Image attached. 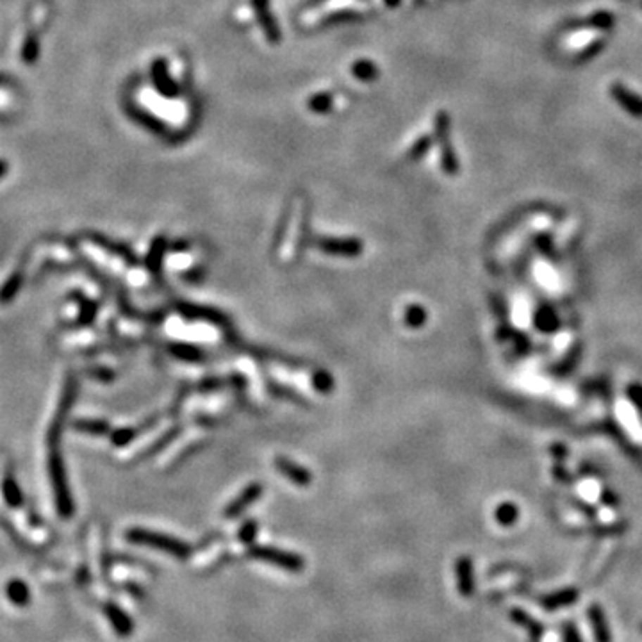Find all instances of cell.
I'll use <instances>...</instances> for the list:
<instances>
[{
    "mask_svg": "<svg viewBox=\"0 0 642 642\" xmlns=\"http://www.w3.org/2000/svg\"><path fill=\"white\" fill-rule=\"evenodd\" d=\"M494 517H496V521L501 527H510V524L516 523L517 517H520V508H517V505L510 503V501H505V503L496 507Z\"/></svg>",
    "mask_w": 642,
    "mask_h": 642,
    "instance_id": "cell-20",
    "label": "cell"
},
{
    "mask_svg": "<svg viewBox=\"0 0 642 642\" xmlns=\"http://www.w3.org/2000/svg\"><path fill=\"white\" fill-rule=\"evenodd\" d=\"M257 534H259V523L256 520H248L243 523V527L237 531V539H239L241 544H248L250 546L256 541Z\"/></svg>",
    "mask_w": 642,
    "mask_h": 642,
    "instance_id": "cell-28",
    "label": "cell"
},
{
    "mask_svg": "<svg viewBox=\"0 0 642 642\" xmlns=\"http://www.w3.org/2000/svg\"><path fill=\"white\" fill-rule=\"evenodd\" d=\"M603 31L600 29H581V31L571 32L566 38L562 39V49L566 52H584V50L591 49L593 45H596L598 42L603 39Z\"/></svg>",
    "mask_w": 642,
    "mask_h": 642,
    "instance_id": "cell-6",
    "label": "cell"
},
{
    "mask_svg": "<svg viewBox=\"0 0 642 642\" xmlns=\"http://www.w3.org/2000/svg\"><path fill=\"white\" fill-rule=\"evenodd\" d=\"M166 250V239L165 237H156L150 246V252L146 256V268L152 273H157L160 270V263H163V256Z\"/></svg>",
    "mask_w": 642,
    "mask_h": 642,
    "instance_id": "cell-18",
    "label": "cell"
},
{
    "mask_svg": "<svg viewBox=\"0 0 642 642\" xmlns=\"http://www.w3.org/2000/svg\"><path fill=\"white\" fill-rule=\"evenodd\" d=\"M168 350L173 357H177V359L180 360H187V363H200V360H206V353H203L200 348L193 346V344L175 343L170 344Z\"/></svg>",
    "mask_w": 642,
    "mask_h": 642,
    "instance_id": "cell-16",
    "label": "cell"
},
{
    "mask_svg": "<svg viewBox=\"0 0 642 642\" xmlns=\"http://www.w3.org/2000/svg\"><path fill=\"white\" fill-rule=\"evenodd\" d=\"M125 537L129 543L165 551V553L172 555V557L179 558V560H187L193 553L191 546L184 543V541L172 537V535L160 534V531L146 530V528H130L125 534Z\"/></svg>",
    "mask_w": 642,
    "mask_h": 642,
    "instance_id": "cell-1",
    "label": "cell"
},
{
    "mask_svg": "<svg viewBox=\"0 0 642 642\" xmlns=\"http://www.w3.org/2000/svg\"><path fill=\"white\" fill-rule=\"evenodd\" d=\"M268 389L272 391L273 394H275V396H279V398H286V400H289V401H293V403H296V405H307L306 401V398L302 396V394H298L296 393V391H293V389H289V387H286V386H282V384H277V382H268Z\"/></svg>",
    "mask_w": 642,
    "mask_h": 642,
    "instance_id": "cell-26",
    "label": "cell"
},
{
    "mask_svg": "<svg viewBox=\"0 0 642 642\" xmlns=\"http://www.w3.org/2000/svg\"><path fill=\"white\" fill-rule=\"evenodd\" d=\"M508 617H510L512 623L520 624V627L527 631L528 637L531 638V642H539L541 638H543L544 631H546L544 630V624L535 619L534 615L527 614L523 608H510V612H508Z\"/></svg>",
    "mask_w": 642,
    "mask_h": 642,
    "instance_id": "cell-12",
    "label": "cell"
},
{
    "mask_svg": "<svg viewBox=\"0 0 642 642\" xmlns=\"http://www.w3.org/2000/svg\"><path fill=\"white\" fill-rule=\"evenodd\" d=\"M627 393H628V396H630L631 403L642 410V386H638V384H631V386H628Z\"/></svg>",
    "mask_w": 642,
    "mask_h": 642,
    "instance_id": "cell-34",
    "label": "cell"
},
{
    "mask_svg": "<svg viewBox=\"0 0 642 642\" xmlns=\"http://www.w3.org/2000/svg\"><path fill=\"white\" fill-rule=\"evenodd\" d=\"M263 491L264 487L260 482H253V484L246 486L245 489L241 491V493L227 505L225 510H223V517H225V520H236V517H239L250 505H253L259 500Z\"/></svg>",
    "mask_w": 642,
    "mask_h": 642,
    "instance_id": "cell-5",
    "label": "cell"
},
{
    "mask_svg": "<svg viewBox=\"0 0 642 642\" xmlns=\"http://www.w3.org/2000/svg\"><path fill=\"white\" fill-rule=\"evenodd\" d=\"M587 615H588V623H591V628H593L594 642H612L610 627H608V621H607V615H605L603 607L598 603H593L591 607H588Z\"/></svg>",
    "mask_w": 642,
    "mask_h": 642,
    "instance_id": "cell-13",
    "label": "cell"
},
{
    "mask_svg": "<svg viewBox=\"0 0 642 642\" xmlns=\"http://www.w3.org/2000/svg\"><path fill=\"white\" fill-rule=\"evenodd\" d=\"M49 474L52 482L54 498H56V507L59 514L65 520L73 516V500L70 494L68 477H66L65 462H63L61 451L56 448V444H50V457H49Z\"/></svg>",
    "mask_w": 642,
    "mask_h": 642,
    "instance_id": "cell-2",
    "label": "cell"
},
{
    "mask_svg": "<svg viewBox=\"0 0 642 642\" xmlns=\"http://www.w3.org/2000/svg\"><path fill=\"white\" fill-rule=\"evenodd\" d=\"M427 310L421 306H417V303H413V306H409L405 309L403 321H405V325L410 327V329H420V327H423L424 323H427Z\"/></svg>",
    "mask_w": 642,
    "mask_h": 642,
    "instance_id": "cell-23",
    "label": "cell"
},
{
    "mask_svg": "<svg viewBox=\"0 0 642 642\" xmlns=\"http://www.w3.org/2000/svg\"><path fill=\"white\" fill-rule=\"evenodd\" d=\"M73 428L79 432L92 434V436H106L111 430L109 423L102 420H77L73 423Z\"/></svg>",
    "mask_w": 642,
    "mask_h": 642,
    "instance_id": "cell-19",
    "label": "cell"
},
{
    "mask_svg": "<svg viewBox=\"0 0 642 642\" xmlns=\"http://www.w3.org/2000/svg\"><path fill=\"white\" fill-rule=\"evenodd\" d=\"M641 631H642V624H641Z\"/></svg>",
    "mask_w": 642,
    "mask_h": 642,
    "instance_id": "cell-37",
    "label": "cell"
},
{
    "mask_svg": "<svg viewBox=\"0 0 642 642\" xmlns=\"http://www.w3.org/2000/svg\"><path fill=\"white\" fill-rule=\"evenodd\" d=\"M6 173H8V163L0 159V179H4Z\"/></svg>",
    "mask_w": 642,
    "mask_h": 642,
    "instance_id": "cell-35",
    "label": "cell"
},
{
    "mask_svg": "<svg viewBox=\"0 0 642 642\" xmlns=\"http://www.w3.org/2000/svg\"><path fill=\"white\" fill-rule=\"evenodd\" d=\"M6 86H11V79L0 73V88H6Z\"/></svg>",
    "mask_w": 642,
    "mask_h": 642,
    "instance_id": "cell-36",
    "label": "cell"
},
{
    "mask_svg": "<svg viewBox=\"0 0 642 642\" xmlns=\"http://www.w3.org/2000/svg\"><path fill=\"white\" fill-rule=\"evenodd\" d=\"M313 384L314 389H317L320 393H330L334 389V380L327 371H314L313 373Z\"/></svg>",
    "mask_w": 642,
    "mask_h": 642,
    "instance_id": "cell-29",
    "label": "cell"
},
{
    "mask_svg": "<svg viewBox=\"0 0 642 642\" xmlns=\"http://www.w3.org/2000/svg\"><path fill=\"white\" fill-rule=\"evenodd\" d=\"M610 95L617 100L621 107H624L630 115L642 118V99L638 95H635L634 92H630L628 88H624L623 84L615 82L610 86Z\"/></svg>",
    "mask_w": 642,
    "mask_h": 642,
    "instance_id": "cell-14",
    "label": "cell"
},
{
    "mask_svg": "<svg viewBox=\"0 0 642 642\" xmlns=\"http://www.w3.org/2000/svg\"><path fill=\"white\" fill-rule=\"evenodd\" d=\"M2 493H4L6 501H8L9 507H20L22 505V491H20L18 484H16L15 478L8 477L4 480V486H2Z\"/></svg>",
    "mask_w": 642,
    "mask_h": 642,
    "instance_id": "cell-24",
    "label": "cell"
},
{
    "mask_svg": "<svg viewBox=\"0 0 642 642\" xmlns=\"http://www.w3.org/2000/svg\"><path fill=\"white\" fill-rule=\"evenodd\" d=\"M20 282H22V275H20V273L13 275L11 279L4 284V287L0 289V302H4V303L9 302V300H11L13 296L18 293Z\"/></svg>",
    "mask_w": 642,
    "mask_h": 642,
    "instance_id": "cell-30",
    "label": "cell"
},
{
    "mask_svg": "<svg viewBox=\"0 0 642 642\" xmlns=\"http://www.w3.org/2000/svg\"><path fill=\"white\" fill-rule=\"evenodd\" d=\"M153 79H156V84L160 92L168 95V93H175V84H173V80H170L168 73H166L165 63L157 61L153 63Z\"/></svg>",
    "mask_w": 642,
    "mask_h": 642,
    "instance_id": "cell-22",
    "label": "cell"
},
{
    "mask_svg": "<svg viewBox=\"0 0 642 642\" xmlns=\"http://www.w3.org/2000/svg\"><path fill=\"white\" fill-rule=\"evenodd\" d=\"M580 598V591L574 587H566L560 588V591H555V593L546 594L539 600V605L548 612L558 610V608L569 607V605H574Z\"/></svg>",
    "mask_w": 642,
    "mask_h": 642,
    "instance_id": "cell-11",
    "label": "cell"
},
{
    "mask_svg": "<svg viewBox=\"0 0 642 642\" xmlns=\"http://www.w3.org/2000/svg\"><path fill=\"white\" fill-rule=\"evenodd\" d=\"M562 638H564V642H584L574 621H564L562 623Z\"/></svg>",
    "mask_w": 642,
    "mask_h": 642,
    "instance_id": "cell-32",
    "label": "cell"
},
{
    "mask_svg": "<svg viewBox=\"0 0 642 642\" xmlns=\"http://www.w3.org/2000/svg\"><path fill=\"white\" fill-rule=\"evenodd\" d=\"M439 134H441V138H443V141L446 143L448 141V120H446V116H444V113L439 116ZM443 166L448 173H451V175L457 173V168H459V165H457V159L453 157V153H451L450 146L448 145H444V150H443Z\"/></svg>",
    "mask_w": 642,
    "mask_h": 642,
    "instance_id": "cell-17",
    "label": "cell"
},
{
    "mask_svg": "<svg viewBox=\"0 0 642 642\" xmlns=\"http://www.w3.org/2000/svg\"><path fill=\"white\" fill-rule=\"evenodd\" d=\"M38 56H39L38 38H36L34 34H27L25 43H23V46H22L23 63H27V65H32V63H36Z\"/></svg>",
    "mask_w": 642,
    "mask_h": 642,
    "instance_id": "cell-27",
    "label": "cell"
},
{
    "mask_svg": "<svg viewBox=\"0 0 642 642\" xmlns=\"http://www.w3.org/2000/svg\"><path fill=\"white\" fill-rule=\"evenodd\" d=\"M136 436H138V430H134V428H122V430H116V432L113 434V443L118 444V446H123V444L132 441Z\"/></svg>",
    "mask_w": 642,
    "mask_h": 642,
    "instance_id": "cell-33",
    "label": "cell"
},
{
    "mask_svg": "<svg viewBox=\"0 0 642 642\" xmlns=\"http://www.w3.org/2000/svg\"><path fill=\"white\" fill-rule=\"evenodd\" d=\"M455 577H457V588L460 596L470 598L474 594V566L467 555H462L455 562Z\"/></svg>",
    "mask_w": 642,
    "mask_h": 642,
    "instance_id": "cell-9",
    "label": "cell"
},
{
    "mask_svg": "<svg viewBox=\"0 0 642 642\" xmlns=\"http://www.w3.org/2000/svg\"><path fill=\"white\" fill-rule=\"evenodd\" d=\"M316 246L321 252L337 257H357L363 253V241L359 239H341V237H320L316 239Z\"/></svg>",
    "mask_w": 642,
    "mask_h": 642,
    "instance_id": "cell-4",
    "label": "cell"
},
{
    "mask_svg": "<svg viewBox=\"0 0 642 642\" xmlns=\"http://www.w3.org/2000/svg\"><path fill=\"white\" fill-rule=\"evenodd\" d=\"M103 614H106L107 621L111 623L113 630L120 637H130L134 634V621L122 607H118L116 603H106L103 605Z\"/></svg>",
    "mask_w": 642,
    "mask_h": 642,
    "instance_id": "cell-10",
    "label": "cell"
},
{
    "mask_svg": "<svg viewBox=\"0 0 642 642\" xmlns=\"http://www.w3.org/2000/svg\"><path fill=\"white\" fill-rule=\"evenodd\" d=\"M275 467L282 477H286L287 480H291L294 486L298 487H307L313 482V474L307 467L300 466L298 462H294V460L287 459L284 455H279L275 459Z\"/></svg>",
    "mask_w": 642,
    "mask_h": 642,
    "instance_id": "cell-8",
    "label": "cell"
},
{
    "mask_svg": "<svg viewBox=\"0 0 642 642\" xmlns=\"http://www.w3.org/2000/svg\"><path fill=\"white\" fill-rule=\"evenodd\" d=\"M179 309L180 316L187 317V320H202L207 321V323H214V325L220 327H227L229 325V320L223 313L216 309H210V307L206 306H196V303H179L177 306Z\"/></svg>",
    "mask_w": 642,
    "mask_h": 642,
    "instance_id": "cell-7",
    "label": "cell"
},
{
    "mask_svg": "<svg viewBox=\"0 0 642 642\" xmlns=\"http://www.w3.org/2000/svg\"><path fill=\"white\" fill-rule=\"evenodd\" d=\"M248 557L253 558V560L272 564V566L286 569L289 573H302L303 567H306V560H303L302 555L284 551L280 548L263 546V544H250Z\"/></svg>",
    "mask_w": 642,
    "mask_h": 642,
    "instance_id": "cell-3",
    "label": "cell"
},
{
    "mask_svg": "<svg viewBox=\"0 0 642 642\" xmlns=\"http://www.w3.org/2000/svg\"><path fill=\"white\" fill-rule=\"evenodd\" d=\"M93 239L96 241V245L103 246V248L109 250V252H115L116 256H120V257H122V259L129 260L130 264H136V256H134L132 250H129V248H127V246H123V245H115V243H111V241L103 239L102 236H93Z\"/></svg>",
    "mask_w": 642,
    "mask_h": 642,
    "instance_id": "cell-25",
    "label": "cell"
},
{
    "mask_svg": "<svg viewBox=\"0 0 642 642\" xmlns=\"http://www.w3.org/2000/svg\"><path fill=\"white\" fill-rule=\"evenodd\" d=\"M6 596L11 601L15 607H27L31 603V588L27 587V584L18 578H13L6 585Z\"/></svg>",
    "mask_w": 642,
    "mask_h": 642,
    "instance_id": "cell-15",
    "label": "cell"
},
{
    "mask_svg": "<svg viewBox=\"0 0 642 642\" xmlns=\"http://www.w3.org/2000/svg\"><path fill=\"white\" fill-rule=\"evenodd\" d=\"M535 325H537L539 330H543V332H553L558 327L557 314H555L548 306L539 307V310L535 314Z\"/></svg>",
    "mask_w": 642,
    "mask_h": 642,
    "instance_id": "cell-21",
    "label": "cell"
},
{
    "mask_svg": "<svg viewBox=\"0 0 642 642\" xmlns=\"http://www.w3.org/2000/svg\"><path fill=\"white\" fill-rule=\"evenodd\" d=\"M614 22H615L614 16L607 11H598L591 16V23H593V27L594 29H600V31H607V29H610V27L614 25Z\"/></svg>",
    "mask_w": 642,
    "mask_h": 642,
    "instance_id": "cell-31",
    "label": "cell"
}]
</instances>
